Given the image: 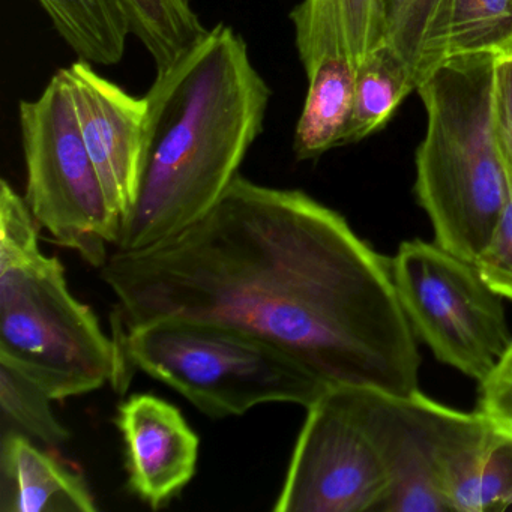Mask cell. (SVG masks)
<instances>
[{"instance_id":"obj_14","label":"cell","mask_w":512,"mask_h":512,"mask_svg":"<svg viewBox=\"0 0 512 512\" xmlns=\"http://www.w3.org/2000/svg\"><path fill=\"white\" fill-rule=\"evenodd\" d=\"M442 490L452 512L511 509L512 439L487 422L446 461Z\"/></svg>"},{"instance_id":"obj_23","label":"cell","mask_w":512,"mask_h":512,"mask_svg":"<svg viewBox=\"0 0 512 512\" xmlns=\"http://www.w3.org/2000/svg\"><path fill=\"white\" fill-rule=\"evenodd\" d=\"M475 265L497 295L512 301V190L502 218Z\"/></svg>"},{"instance_id":"obj_4","label":"cell","mask_w":512,"mask_h":512,"mask_svg":"<svg viewBox=\"0 0 512 512\" xmlns=\"http://www.w3.org/2000/svg\"><path fill=\"white\" fill-rule=\"evenodd\" d=\"M40 223L25 197L0 184V364L52 400L115 382L118 344L68 287L65 268L40 247Z\"/></svg>"},{"instance_id":"obj_11","label":"cell","mask_w":512,"mask_h":512,"mask_svg":"<svg viewBox=\"0 0 512 512\" xmlns=\"http://www.w3.org/2000/svg\"><path fill=\"white\" fill-rule=\"evenodd\" d=\"M128 485L152 509L169 505L196 475L199 436L163 398L133 395L118 407Z\"/></svg>"},{"instance_id":"obj_5","label":"cell","mask_w":512,"mask_h":512,"mask_svg":"<svg viewBox=\"0 0 512 512\" xmlns=\"http://www.w3.org/2000/svg\"><path fill=\"white\" fill-rule=\"evenodd\" d=\"M113 338L119 352L116 391L124 392L140 370L211 418L244 415L268 403L307 409L328 392L286 353L230 326L160 317L116 329Z\"/></svg>"},{"instance_id":"obj_12","label":"cell","mask_w":512,"mask_h":512,"mask_svg":"<svg viewBox=\"0 0 512 512\" xmlns=\"http://www.w3.org/2000/svg\"><path fill=\"white\" fill-rule=\"evenodd\" d=\"M98 506L76 470L20 431L2 428L0 512H95Z\"/></svg>"},{"instance_id":"obj_2","label":"cell","mask_w":512,"mask_h":512,"mask_svg":"<svg viewBox=\"0 0 512 512\" xmlns=\"http://www.w3.org/2000/svg\"><path fill=\"white\" fill-rule=\"evenodd\" d=\"M271 95L244 38L224 23L158 68L145 95L139 191L115 250L152 247L202 220L238 178Z\"/></svg>"},{"instance_id":"obj_21","label":"cell","mask_w":512,"mask_h":512,"mask_svg":"<svg viewBox=\"0 0 512 512\" xmlns=\"http://www.w3.org/2000/svg\"><path fill=\"white\" fill-rule=\"evenodd\" d=\"M512 50V0H452L449 58Z\"/></svg>"},{"instance_id":"obj_1","label":"cell","mask_w":512,"mask_h":512,"mask_svg":"<svg viewBox=\"0 0 512 512\" xmlns=\"http://www.w3.org/2000/svg\"><path fill=\"white\" fill-rule=\"evenodd\" d=\"M100 272L116 329L160 317L218 323L286 353L328 391H418V337L391 259L304 191L239 175L202 220L113 251Z\"/></svg>"},{"instance_id":"obj_22","label":"cell","mask_w":512,"mask_h":512,"mask_svg":"<svg viewBox=\"0 0 512 512\" xmlns=\"http://www.w3.org/2000/svg\"><path fill=\"white\" fill-rule=\"evenodd\" d=\"M476 412L497 433L512 439V338L499 361L479 382Z\"/></svg>"},{"instance_id":"obj_20","label":"cell","mask_w":512,"mask_h":512,"mask_svg":"<svg viewBox=\"0 0 512 512\" xmlns=\"http://www.w3.org/2000/svg\"><path fill=\"white\" fill-rule=\"evenodd\" d=\"M52 398L37 383L8 365L0 364L2 428L20 431L50 448L70 439V431L56 418Z\"/></svg>"},{"instance_id":"obj_16","label":"cell","mask_w":512,"mask_h":512,"mask_svg":"<svg viewBox=\"0 0 512 512\" xmlns=\"http://www.w3.org/2000/svg\"><path fill=\"white\" fill-rule=\"evenodd\" d=\"M452 0H383L385 46L416 89L449 59Z\"/></svg>"},{"instance_id":"obj_6","label":"cell","mask_w":512,"mask_h":512,"mask_svg":"<svg viewBox=\"0 0 512 512\" xmlns=\"http://www.w3.org/2000/svg\"><path fill=\"white\" fill-rule=\"evenodd\" d=\"M26 203L56 244L103 268L121 230L97 166L86 148L70 82L59 70L32 101H20Z\"/></svg>"},{"instance_id":"obj_15","label":"cell","mask_w":512,"mask_h":512,"mask_svg":"<svg viewBox=\"0 0 512 512\" xmlns=\"http://www.w3.org/2000/svg\"><path fill=\"white\" fill-rule=\"evenodd\" d=\"M356 76L358 68L344 58L325 59L307 76V97L293 136L298 160H316L341 146L352 116Z\"/></svg>"},{"instance_id":"obj_9","label":"cell","mask_w":512,"mask_h":512,"mask_svg":"<svg viewBox=\"0 0 512 512\" xmlns=\"http://www.w3.org/2000/svg\"><path fill=\"white\" fill-rule=\"evenodd\" d=\"M347 391L388 472V496L380 512L451 511L440 481L442 469L455 446L481 424L482 416L476 410L451 409L419 389L410 395Z\"/></svg>"},{"instance_id":"obj_19","label":"cell","mask_w":512,"mask_h":512,"mask_svg":"<svg viewBox=\"0 0 512 512\" xmlns=\"http://www.w3.org/2000/svg\"><path fill=\"white\" fill-rule=\"evenodd\" d=\"M131 35L142 43L158 68L167 67L193 47L208 29L191 0H118Z\"/></svg>"},{"instance_id":"obj_7","label":"cell","mask_w":512,"mask_h":512,"mask_svg":"<svg viewBox=\"0 0 512 512\" xmlns=\"http://www.w3.org/2000/svg\"><path fill=\"white\" fill-rule=\"evenodd\" d=\"M404 314L434 358L481 382L511 343L503 298L475 262L436 242L406 241L391 257Z\"/></svg>"},{"instance_id":"obj_3","label":"cell","mask_w":512,"mask_h":512,"mask_svg":"<svg viewBox=\"0 0 512 512\" xmlns=\"http://www.w3.org/2000/svg\"><path fill=\"white\" fill-rule=\"evenodd\" d=\"M497 58L451 56L416 89L427 113L416 199L434 242L469 262L490 242L512 190L496 131Z\"/></svg>"},{"instance_id":"obj_10","label":"cell","mask_w":512,"mask_h":512,"mask_svg":"<svg viewBox=\"0 0 512 512\" xmlns=\"http://www.w3.org/2000/svg\"><path fill=\"white\" fill-rule=\"evenodd\" d=\"M64 71L86 148L122 223L139 191L148 101L100 76L89 62L79 59Z\"/></svg>"},{"instance_id":"obj_13","label":"cell","mask_w":512,"mask_h":512,"mask_svg":"<svg viewBox=\"0 0 512 512\" xmlns=\"http://www.w3.org/2000/svg\"><path fill=\"white\" fill-rule=\"evenodd\" d=\"M305 74L328 58L356 68L385 46L383 0H302L290 13Z\"/></svg>"},{"instance_id":"obj_24","label":"cell","mask_w":512,"mask_h":512,"mask_svg":"<svg viewBox=\"0 0 512 512\" xmlns=\"http://www.w3.org/2000/svg\"><path fill=\"white\" fill-rule=\"evenodd\" d=\"M496 131L512 184V50L497 58Z\"/></svg>"},{"instance_id":"obj_8","label":"cell","mask_w":512,"mask_h":512,"mask_svg":"<svg viewBox=\"0 0 512 512\" xmlns=\"http://www.w3.org/2000/svg\"><path fill=\"white\" fill-rule=\"evenodd\" d=\"M389 478L347 388L307 407L274 512H380Z\"/></svg>"},{"instance_id":"obj_17","label":"cell","mask_w":512,"mask_h":512,"mask_svg":"<svg viewBox=\"0 0 512 512\" xmlns=\"http://www.w3.org/2000/svg\"><path fill=\"white\" fill-rule=\"evenodd\" d=\"M37 2L80 61L110 67L124 59L131 31L118 0Z\"/></svg>"},{"instance_id":"obj_18","label":"cell","mask_w":512,"mask_h":512,"mask_svg":"<svg viewBox=\"0 0 512 512\" xmlns=\"http://www.w3.org/2000/svg\"><path fill=\"white\" fill-rule=\"evenodd\" d=\"M413 91L415 83L403 62L386 46L376 50L358 70L352 116L341 146L382 130Z\"/></svg>"}]
</instances>
